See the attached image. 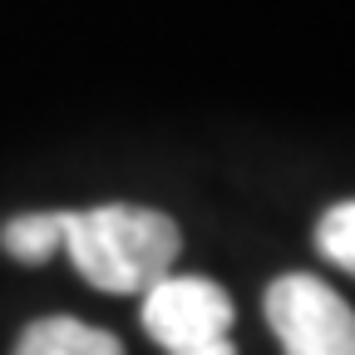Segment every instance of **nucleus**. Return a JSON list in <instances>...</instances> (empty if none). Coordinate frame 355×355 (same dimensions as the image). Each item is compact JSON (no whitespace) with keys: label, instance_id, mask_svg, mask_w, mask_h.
I'll return each instance as SVG.
<instances>
[{"label":"nucleus","instance_id":"f257e3e1","mask_svg":"<svg viewBox=\"0 0 355 355\" xmlns=\"http://www.w3.org/2000/svg\"><path fill=\"white\" fill-rule=\"evenodd\" d=\"M60 247L74 257L79 277L114 296H139L178 261V222L158 207L104 202L89 212H64Z\"/></svg>","mask_w":355,"mask_h":355},{"label":"nucleus","instance_id":"f03ea898","mask_svg":"<svg viewBox=\"0 0 355 355\" xmlns=\"http://www.w3.org/2000/svg\"><path fill=\"white\" fill-rule=\"evenodd\" d=\"M266 321L286 355H355V311L321 277H277L266 291Z\"/></svg>","mask_w":355,"mask_h":355},{"label":"nucleus","instance_id":"7ed1b4c3","mask_svg":"<svg viewBox=\"0 0 355 355\" xmlns=\"http://www.w3.org/2000/svg\"><path fill=\"white\" fill-rule=\"evenodd\" d=\"M232 296L207 277H158L144 291V326L173 355L232 331Z\"/></svg>","mask_w":355,"mask_h":355},{"label":"nucleus","instance_id":"20e7f679","mask_svg":"<svg viewBox=\"0 0 355 355\" xmlns=\"http://www.w3.org/2000/svg\"><path fill=\"white\" fill-rule=\"evenodd\" d=\"M15 355H123L119 336L94 331L74 316H40L35 326L20 331Z\"/></svg>","mask_w":355,"mask_h":355},{"label":"nucleus","instance_id":"39448f33","mask_svg":"<svg viewBox=\"0 0 355 355\" xmlns=\"http://www.w3.org/2000/svg\"><path fill=\"white\" fill-rule=\"evenodd\" d=\"M60 222L64 212H25V217H10L0 227V247H6L15 261L25 266H40L60 252Z\"/></svg>","mask_w":355,"mask_h":355},{"label":"nucleus","instance_id":"423d86ee","mask_svg":"<svg viewBox=\"0 0 355 355\" xmlns=\"http://www.w3.org/2000/svg\"><path fill=\"white\" fill-rule=\"evenodd\" d=\"M316 252L331 266H340V272L355 277V202H336V207L321 212V222H316Z\"/></svg>","mask_w":355,"mask_h":355},{"label":"nucleus","instance_id":"0eeeda50","mask_svg":"<svg viewBox=\"0 0 355 355\" xmlns=\"http://www.w3.org/2000/svg\"><path fill=\"white\" fill-rule=\"evenodd\" d=\"M173 355H237V345L227 336H217V340H202V345H188V350H173Z\"/></svg>","mask_w":355,"mask_h":355}]
</instances>
